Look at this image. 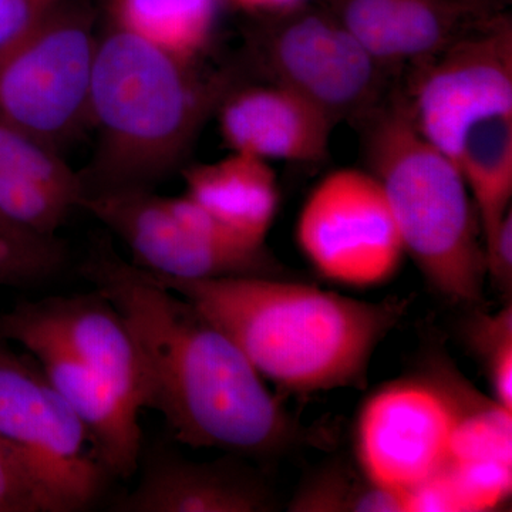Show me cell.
Wrapping results in <instances>:
<instances>
[{
	"mask_svg": "<svg viewBox=\"0 0 512 512\" xmlns=\"http://www.w3.org/2000/svg\"><path fill=\"white\" fill-rule=\"evenodd\" d=\"M232 2L251 12L279 16L301 8L305 0H232Z\"/></svg>",
	"mask_w": 512,
	"mask_h": 512,
	"instance_id": "83f0119b",
	"label": "cell"
},
{
	"mask_svg": "<svg viewBox=\"0 0 512 512\" xmlns=\"http://www.w3.org/2000/svg\"><path fill=\"white\" fill-rule=\"evenodd\" d=\"M414 128L454 161L468 130L512 116V22L505 12L477 20L410 74L399 94Z\"/></svg>",
	"mask_w": 512,
	"mask_h": 512,
	"instance_id": "8992f818",
	"label": "cell"
},
{
	"mask_svg": "<svg viewBox=\"0 0 512 512\" xmlns=\"http://www.w3.org/2000/svg\"><path fill=\"white\" fill-rule=\"evenodd\" d=\"M453 426L450 403L427 373L389 384L367 400L357 420L360 470L407 495L446 466Z\"/></svg>",
	"mask_w": 512,
	"mask_h": 512,
	"instance_id": "8fae6325",
	"label": "cell"
},
{
	"mask_svg": "<svg viewBox=\"0 0 512 512\" xmlns=\"http://www.w3.org/2000/svg\"><path fill=\"white\" fill-rule=\"evenodd\" d=\"M146 274L234 340L265 380L298 394L365 387L373 355L409 308L404 298L362 301L284 276Z\"/></svg>",
	"mask_w": 512,
	"mask_h": 512,
	"instance_id": "7a4b0ae2",
	"label": "cell"
},
{
	"mask_svg": "<svg viewBox=\"0 0 512 512\" xmlns=\"http://www.w3.org/2000/svg\"><path fill=\"white\" fill-rule=\"evenodd\" d=\"M220 0H110L113 26L192 62L207 49Z\"/></svg>",
	"mask_w": 512,
	"mask_h": 512,
	"instance_id": "ffe728a7",
	"label": "cell"
},
{
	"mask_svg": "<svg viewBox=\"0 0 512 512\" xmlns=\"http://www.w3.org/2000/svg\"><path fill=\"white\" fill-rule=\"evenodd\" d=\"M427 375L443 390L454 414L448 463H512V410L477 392L439 357Z\"/></svg>",
	"mask_w": 512,
	"mask_h": 512,
	"instance_id": "d6986e66",
	"label": "cell"
},
{
	"mask_svg": "<svg viewBox=\"0 0 512 512\" xmlns=\"http://www.w3.org/2000/svg\"><path fill=\"white\" fill-rule=\"evenodd\" d=\"M466 338L481 360L495 402L512 410V305L480 313L467 323Z\"/></svg>",
	"mask_w": 512,
	"mask_h": 512,
	"instance_id": "cb8c5ba5",
	"label": "cell"
},
{
	"mask_svg": "<svg viewBox=\"0 0 512 512\" xmlns=\"http://www.w3.org/2000/svg\"><path fill=\"white\" fill-rule=\"evenodd\" d=\"M272 495L244 467L197 463L158 451L147 458L136 487L111 510L120 512H266Z\"/></svg>",
	"mask_w": 512,
	"mask_h": 512,
	"instance_id": "2e32d148",
	"label": "cell"
},
{
	"mask_svg": "<svg viewBox=\"0 0 512 512\" xmlns=\"http://www.w3.org/2000/svg\"><path fill=\"white\" fill-rule=\"evenodd\" d=\"M0 332L36 359L47 382L77 414L109 476L128 478L140 467L138 410L59 340L18 313L0 320Z\"/></svg>",
	"mask_w": 512,
	"mask_h": 512,
	"instance_id": "7c38bea8",
	"label": "cell"
},
{
	"mask_svg": "<svg viewBox=\"0 0 512 512\" xmlns=\"http://www.w3.org/2000/svg\"><path fill=\"white\" fill-rule=\"evenodd\" d=\"M0 439L28 467L50 512L89 507L109 476L82 420L39 366L9 355H0Z\"/></svg>",
	"mask_w": 512,
	"mask_h": 512,
	"instance_id": "52a82bcc",
	"label": "cell"
},
{
	"mask_svg": "<svg viewBox=\"0 0 512 512\" xmlns=\"http://www.w3.org/2000/svg\"><path fill=\"white\" fill-rule=\"evenodd\" d=\"M15 312L59 340L134 409H143V373L136 343L123 316L103 293L96 289L87 295L50 298Z\"/></svg>",
	"mask_w": 512,
	"mask_h": 512,
	"instance_id": "9a60e30c",
	"label": "cell"
},
{
	"mask_svg": "<svg viewBox=\"0 0 512 512\" xmlns=\"http://www.w3.org/2000/svg\"><path fill=\"white\" fill-rule=\"evenodd\" d=\"M84 274L123 316L143 373V409L175 439L232 456L264 457L291 446L298 427L237 343L191 302L106 248Z\"/></svg>",
	"mask_w": 512,
	"mask_h": 512,
	"instance_id": "6da1fadb",
	"label": "cell"
},
{
	"mask_svg": "<svg viewBox=\"0 0 512 512\" xmlns=\"http://www.w3.org/2000/svg\"><path fill=\"white\" fill-rule=\"evenodd\" d=\"M454 163L476 208L485 247L512 211V116L481 121L468 130Z\"/></svg>",
	"mask_w": 512,
	"mask_h": 512,
	"instance_id": "ac0fdd59",
	"label": "cell"
},
{
	"mask_svg": "<svg viewBox=\"0 0 512 512\" xmlns=\"http://www.w3.org/2000/svg\"><path fill=\"white\" fill-rule=\"evenodd\" d=\"M74 201L29 178L0 171V215L36 234L55 237Z\"/></svg>",
	"mask_w": 512,
	"mask_h": 512,
	"instance_id": "603a6c76",
	"label": "cell"
},
{
	"mask_svg": "<svg viewBox=\"0 0 512 512\" xmlns=\"http://www.w3.org/2000/svg\"><path fill=\"white\" fill-rule=\"evenodd\" d=\"M362 471V470H360ZM293 512H409L406 495L373 483L365 473L329 466L312 474L289 503Z\"/></svg>",
	"mask_w": 512,
	"mask_h": 512,
	"instance_id": "44dd1931",
	"label": "cell"
},
{
	"mask_svg": "<svg viewBox=\"0 0 512 512\" xmlns=\"http://www.w3.org/2000/svg\"><path fill=\"white\" fill-rule=\"evenodd\" d=\"M269 82L284 86L330 119L365 121L383 103L384 70L328 10L274 16L254 40Z\"/></svg>",
	"mask_w": 512,
	"mask_h": 512,
	"instance_id": "ba28073f",
	"label": "cell"
},
{
	"mask_svg": "<svg viewBox=\"0 0 512 512\" xmlns=\"http://www.w3.org/2000/svg\"><path fill=\"white\" fill-rule=\"evenodd\" d=\"M326 10L387 72L440 53L487 13L460 0H326ZM493 15V13H491Z\"/></svg>",
	"mask_w": 512,
	"mask_h": 512,
	"instance_id": "4fadbf2b",
	"label": "cell"
},
{
	"mask_svg": "<svg viewBox=\"0 0 512 512\" xmlns=\"http://www.w3.org/2000/svg\"><path fill=\"white\" fill-rule=\"evenodd\" d=\"M94 23L87 0H62L0 55V120L57 151L89 126Z\"/></svg>",
	"mask_w": 512,
	"mask_h": 512,
	"instance_id": "5b68a950",
	"label": "cell"
},
{
	"mask_svg": "<svg viewBox=\"0 0 512 512\" xmlns=\"http://www.w3.org/2000/svg\"><path fill=\"white\" fill-rule=\"evenodd\" d=\"M225 87L224 79H204L191 62L116 26L99 37L89 103L99 141L80 175L82 200L153 191L190 151Z\"/></svg>",
	"mask_w": 512,
	"mask_h": 512,
	"instance_id": "3957f363",
	"label": "cell"
},
{
	"mask_svg": "<svg viewBox=\"0 0 512 512\" xmlns=\"http://www.w3.org/2000/svg\"><path fill=\"white\" fill-rule=\"evenodd\" d=\"M487 278L504 298L511 301L512 292V211L497 228L484 247Z\"/></svg>",
	"mask_w": 512,
	"mask_h": 512,
	"instance_id": "4316f807",
	"label": "cell"
},
{
	"mask_svg": "<svg viewBox=\"0 0 512 512\" xmlns=\"http://www.w3.org/2000/svg\"><path fill=\"white\" fill-rule=\"evenodd\" d=\"M185 194L231 234L251 247H266L281 192L271 164L231 153L184 173Z\"/></svg>",
	"mask_w": 512,
	"mask_h": 512,
	"instance_id": "e0dca14e",
	"label": "cell"
},
{
	"mask_svg": "<svg viewBox=\"0 0 512 512\" xmlns=\"http://www.w3.org/2000/svg\"><path fill=\"white\" fill-rule=\"evenodd\" d=\"M0 171L29 178L70 198L79 207L80 175L74 174L56 148L0 120Z\"/></svg>",
	"mask_w": 512,
	"mask_h": 512,
	"instance_id": "7402d4cb",
	"label": "cell"
},
{
	"mask_svg": "<svg viewBox=\"0 0 512 512\" xmlns=\"http://www.w3.org/2000/svg\"><path fill=\"white\" fill-rule=\"evenodd\" d=\"M0 512H50L28 467L3 439H0Z\"/></svg>",
	"mask_w": 512,
	"mask_h": 512,
	"instance_id": "d4e9b609",
	"label": "cell"
},
{
	"mask_svg": "<svg viewBox=\"0 0 512 512\" xmlns=\"http://www.w3.org/2000/svg\"><path fill=\"white\" fill-rule=\"evenodd\" d=\"M296 241L318 274L352 288L384 284L406 256L382 185L359 168H340L316 184L299 214Z\"/></svg>",
	"mask_w": 512,
	"mask_h": 512,
	"instance_id": "9c48e42d",
	"label": "cell"
},
{
	"mask_svg": "<svg viewBox=\"0 0 512 512\" xmlns=\"http://www.w3.org/2000/svg\"><path fill=\"white\" fill-rule=\"evenodd\" d=\"M62 0H0V55Z\"/></svg>",
	"mask_w": 512,
	"mask_h": 512,
	"instance_id": "484cf974",
	"label": "cell"
},
{
	"mask_svg": "<svg viewBox=\"0 0 512 512\" xmlns=\"http://www.w3.org/2000/svg\"><path fill=\"white\" fill-rule=\"evenodd\" d=\"M363 124L367 170L382 185L404 254L446 301L481 302L487 279L483 235L456 163L414 128L399 94Z\"/></svg>",
	"mask_w": 512,
	"mask_h": 512,
	"instance_id": "277c9868",
	"label": "cell"
},
{
	"mask_svg": "<svg viewBox=\"0 0 512 512\" xmlns=\"http://www.w3.org/2000/svg\"><path fill=\"white\" fill-rule=\"evenodd\" d=\"M460 2L466 3V5L480 10V12L487 13V15H491V13L504 12L505 3L508 0H460Z\"/></svg>",
	"mask_w": 512,
	"mask_h": 512,
	"instance_id": "f1b7e54d",
	"label": "cell"
},
{
	"mask_svg": "<svg viewBox=\"0 0 512 512\" xmlns=\"http://www.w3.org/2000/svg\"><path fill=\"white\" fill-rule=\"evenodd\" d=\"M79 207L103 222L130 248L134 265L158 278L204 281L227 276H284L268 249L225 244L174 211L151 190L83 198Z\"/></svg>",
	"mask_w": 512,
	"mask_h": 512,
	"instance_id": "30bf717a",
	"label": "cell"
},
{
	"mask_svg": "<svg viewBox=\"0 0 512 512\" xmlns=\"http://www.w3.org/2000/svg\"><path fill=\"white\" fill-rule=\"evenodd\" d=\"M222 140L231 153L316 164L329 153L335 121L299 94L269 82L227 92L218 104Z\"/></svg>",
	"mask_w": 512,
	"mask_h": 512,
	"instance_id": "5bb4252c",
	"label": "cell"
}]
</instances>
